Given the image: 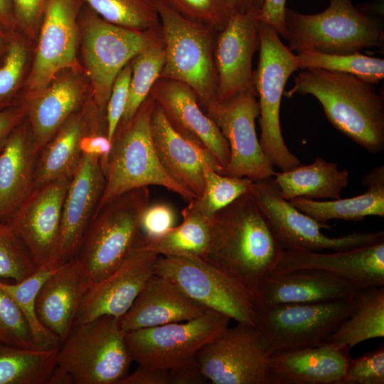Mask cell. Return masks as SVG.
<instances>
[{"label":"cell","instance_id":"46","mask_svg":"<svg viewBox=\"0 0 384 384\" xmlns=\"http://www.w3.org/2000/svg\"><path fill=\"white\" fill-rule=\"evenodd\" d=\"M131 75L129 62L117 75L107 101L105 110L106 127L107 136L112 141L127 105Z\"/></svg>","mask_w":384,"mask_h":384},{"label":"cell","instance_id":"36","mask_svg":"<svg viewBox=\"0 0 384 384\" xmlns=\"http://www.w3.org/2000/svg\"><path fill=\"white\" fill-rule=\"evenodd\" d=\"M164 63L165 50L159 28L130 61L132 75L129 95L120 123L130 121L149 96L154 83L161 76Z\"/></svg>","mask_w":384,"mask_h":384},{"label":"cell","instance_id":"54","mask_svg":"<svg viewBox=\"0 0 384 384\" xmlns=\"http://www.w3.org/2000/svg\"><path fill=\"white\" fill-rule=\"evenodd\" d=\"M265 0H228L231 16L235 14H253L257 15Z\"/></svg>","mask_w":384,"mask_h":384},{"label":"cell","instance_id":"48","mask_svg":"<svg viewBox=\"0 0 384 384\" xmlns=\"http://www.w3.org/2000/svg\"><path fill=\"white\" fill-rule=\"evenodd\" d=\"M48 0H11L16 29L27 38H33L39 29Z\"/></svg>","mask_w":384,"mask_h":384},{"label":"cell","instance_id":"16","mask_svg":"<svg viewBox=\"0 0 384 384\" xmlns=\"http://www.w3.org/2000/svg\"><path fill=\"white\" fill-rule=\"evenodd\" d=\"M256 94L247 91L223 102H214L206 110L226 139L230 159L223 174L252 181L272 177L274 166L264 154L255 120L259 116Z\"/></svg>","mask_w":384,"mask_h":384},{"label":"cell","instance_id":"5","mask_svg":"<svg viewBox=\"0 0 384 384\" xmlns=\"http://www.w3.org/2000/svg\"><path fill=\"white\" fill-rule=\"evenodd\" d=\"M149 198V187L137 188L117 197L95 214L73 258L90 285L111 273L134 249Z\"/></svg>","mask_w":384,"mask_h":384},{"label":"cell","instance_id":"42","mask_svg":"<svg viewBox=\"0 0 384 384\" xmlns=\"http://www.w3.org/2000/svg\"><path fill=\"white\" fill-rule=\"evenodd\" d=\"M28 57V49L21 33L13 31L0 65V109L16 105L13 99L23 79Z\"/></svg>","mask_w":384,"mask_h":384},{"label":"cell","instance_id":"22","mask_svg":"<svg viewBox=\"0 0 384 384\" xmlns=\"http://www.w3.org/2000/svg\"><path fill=\"white\" fill-rule=\"evenodd\" d=\"M105 183L100 159L82 154L63 201L58 246L60 265L76 255L95 213Z\"/></svg>","mask_w":384,"mask_h":384},{"label":"cell","instance_id":"12","mask_svg":"<svg viewBox=\"0 0 384 384\" xmlns=\"http://www.w3.org/2000/svg\"><path fill=\"white\" fill-rule=\"evenodd\" d=\"M250 193L283 250L341 251L365 246L384 238L383 230L352 232L335 238L326 235L321 230L330 229V225L316 221L284 199L272 177L253 181Z\"/></svg>","mask_w":384,"mask_h":384},{"label":"cell","instance_id":"24","mask_svg":"<svg viewBox=\"0 0 384 384\" xmlns=\"http://www.w3.org/2000/svg\"><path fill=\"white\" fill-rule=\"evenodd\" d=\"M350 349L324 341L316 346L270 355L266 384H341L351 359Z\"/></svg>","mask_w":384,"mask_h":384},{"label":"cell","instance_id":"40","mask_svg":"<svg viewBox=\"0 0 384 384\" xmlns=\"http://www.w3.org/2000/svg\"><path fill=\"white\" fill-rule=\"evenodd\" d=\"M104 20L127 28L149 31L160 28L151 0H80Z\"/></svg>","mask_w":384,"mask_h":384},{"label":"cell","instance_id":"43","mask_svg":"<svg viewBox=\"0 0 384 384\" xmlns=\"http://www.w3.org/2000/svg\"><path fill=\"white\" fill-rule=\"evenodd\" d=\"M163 1L183 16L217 32L225 26L231 16L228 0Z\"/></svg>","mask_w":384,"mask_h":384},{"label":"cell","instance_id":"45","mask_svg":"<svg viewBox=\"0 0 384 384\" xmlns=\"http://www.w3.org/2000/svg\"><path fill=\"white\" fill-rule=\"evenodd\" d=\"M384 345L351 358L341 384H383Z\"/></svg>","mask_w":384,"mask_h":384},{"label":"cell","instance_id":"17","mask_svg":"<svg viewBox=\"0 0 384 384\" xmlns=\"http://www.w3.org/2000/svg\"><path fill=\"white\" fill-rule=\"evenodd\" d=\"M70 178L35 188L6 222L28 250L38 268L60 266L58 246L64 198Z\"/></svg>","mask_w":384,"mask_h":384},{"label":"cell","instance_id":"7","mask_svg":"<svg viewBox=\"0 0 384 384\" xmlns=\"http://www.w3.org/2000/svg\"><path fill=\"white\" fill-rule=\"evenodd\" d=\"M151 1L159 16L165 50V63L160 78L189 86L206 112L216 101L215 31L183 16L163 0Z\"/></svg>","mask_w":384,"mask_h":384},{"label":"cell","instance_id":"49","mask_svg":"<svg viewBox=\"0 0 384 384\" xmlns=\"http://www.w3.org/2000/svg\"><path fill=\"white\" fill-rule=\"evenodd\" d=\"M79 146L82 154L95 156L100 159L105 173L112 150V141L107 136V128L101 126L100 117L82 137Z\"/></svg>","mask_w":384,"mask_h":384},{"label":"cell","instance_id":"53","mask_svg":"<svg viewBox=\"0 0 384 384\" xmlns=\"http://www.w3.org/2000/svg\"><path fill=\"white\" fill-rule=\"evenodd\" d=\"M169 377L170 384H205L209 383L195 361L169 370Z\"/></svg>","mask_w":384,"mask_h":384},{"label":"cell","instance_id":"25","mask_svg":"<svg viewBox=\"0 0 384 384\" xmlns=\"http://www.w3.org/2000/svg\"><path fill=\"white\" fill-rule=\"evenodd\" d=\"M208 309L170 280L152 274L129 310L119 318L125 332L193 319Z\"/></svg>","mask_w":384,"mask_h":384},{"label":"cell","instance_id":"47","mask_svg":"<svg viewBox=\"0 0 384 384\" xmlns=\"http://www.w3.org/2000/svg\"><path fill=\"white\" fill-rule=\"evenodd\" d=\"M176 213L166 203L149 204L142 215L139 227L140 239L158 238L176 225Z\"/></svg>","mask_w":384,"mask_h":384},{"label":"cell","instance_id":"14","mask_svg":"<svg viewBox=\"0 0 384 384\" xmlns=\"http://www.w3.org/2000/svg\"><path fill=\"white\" fill-rule=\"evenodd\" d=\"M154 274L166 278L205 307L237 322H252L250 296L221 271L196 256L158 255Z\"/></svg>","mask_w":384,"mask_h":384},{"label":"cell","instance_id":"26","mask_svg":"<svg viewBox=\"0 0 384 384\" xmlns=\"http://www.w3.org/2000/svg\"><path fill=\"white\" fill-rule=\"evenodd\" d=\"M151 132L158 158L164 171L195 198L200 197L203 190L202 166L204 161L221 174L220 168L201 149L171 127L155 102L151 117Z\"/></svg>","mask_w":384,"mask_h":384},{"label":"cell","instance_id":"32","mask_svg":"<svg viewBox=\"0 0 384 384\" xmlns=\"http://www.w3.org/2000/svg\"><path fill=\"white\" fill-rule=\"evenodd\" d=\"M272 178L286 200L304 197L314 200H335L349 182V171L340 170L338 164L316 157L310 164H300L287 170L274 171Z\"/></svg>","mask_w":384,"mask_h":384},{"label":"cell","instance_id":"15","mask_svg":"<svg viewBox=\"0 0 384 384\" xmlns=\"http://www.w3.org/2000/svg\"><path fill=\"white\" fill-rule=\"evenodd\" d=\"M80 0H48L43 11L25 101L41 92L65 70L76 69Z\"/></svg>","mask_w":384,"mask_h":384},{"label":"cell","instance_id":"44","mask_svg":"<svg viewBox=\"0 0 384 384\" xmlns=\"http://www.w3.org/2000/svg\"><path fill=\"white\" fill-rule=\"evenodd\" d=\"M0 343L36 348L28 322L13 299L0 289Z\"/></svg>","mask_w":384,"mask_h":384},{"label":"cell","instance_id":"41","mask_svg":"<svg viewBox=\"0 0 384 384\" xmlns=\"http://www.w3.org/2000/svg\"><path fill=\"white\" fill-rule=\"evenodd\" d=\"M36 270L20 238L7 222L0 219V279L20 282Z\"/></svg>","mask_w":384,"mask_h":384},{"label":"cell","instance_id":"19","mask_svg":"<svg viewBox=\"0 0 384 384\" xmlns=\"http://www.w3.org/2000/svg\"><path fill=\"white\" fill-rule=\"evenodd\" d=\"M260 45V20L253 14H233L218 32L213 50L216 102L247 91L256 94L252 61Z\"/></svg>","mask_w":384,"mask_h":384},{"label":"cell","instance_id":"27","mask_svg":"<svg viewBox=\"0 0 384 384\" xmlns=\"http://www.w3.org/2000/svg\"><path fill=\"white\" fill-rule=\"evenodd\" d=\"M89 286L72 260L58 266L40 288L36 303L38 319L61 342L75 325Z\"/></svg>","mask_w":384,"mask_h":384},{"label":"cell","instance_id":"35","mask_svg":"<svg viewBox=\"0 0 384 384\" xmlns=\"http://www.w3.org/2000/svg\"><path fill=\"white\" fill-rule=\"evenodd\" d=\"M58 348H26L0 343V384H49Z\"/></svg>","mask_w":384,"mask_h":384},{"label":"cell","instance_id":"38","mask_svg":"<svg viewBox=\"0 0 384 384\" xmlns=\"http://www.w3.org/2000/svg\"><path fill=\"white\" fill-rule=\"evenodd\" d=\"M296 55L299 69L316 68L347 73L374 85L384 78L383 58L361 53L329 54L311 50L300 51Z\"/></svg>","mask_w":384,"mask_h":384},{"label":"cell","instance_id":"33","mask_svg":"<svg viewBox=\"0 0 384 384\" xmlns=\"http://www.w3.org/2000/svg\"><path fill=\"white\" fill-rule=\"evenodd\" d=\"M353 301L351 315L325 341L351 348L367 340L384 337V286L361 288Z\"/></svg>","mask_w":384,"mask_h":384},{"label":"cell","instance_id":"50","mask_svg":"<svg viewBox=\"0 0 384 384\" xmlns=\"http://www.w3.org/2000/svg\"><path fill=\"white\" fill-rule=\"evenodd\" d=\"M285 5L286 0H265L260 11L256 16L260 21L274 28L279 36L287 39Z\"/></svg>","mask_w":384,"mask_h":384},{"label":"cell","instance_id":"13","mask_svg":"<svg viewBox=\"0 0 384 384\" xmlns=\"http://www.w3.org/2000/svg\"><path fill=\"white\" fill-rule=\"evenodd\" d=\"M237 323L204 344L195 363L213 384H266L267 343L254 324Z\"/></svg>","mask_w":384,"mask_h":384},{"label":"cell","instance_id":"56","mask_svg":"<svg viewBox=\"0 0 384 384\" xmlns=\"http://www.w3.org/2000/svg\"><path fill=\"white\" fill-rule=\"evenodd\" d=\"M12 32L13 31H7L0 25V65L3 62L6 54L10 36Z\"/></svg>","mask_w":384,"mask_h":384},{"label":"cell","instance_id":"20","mask_svg":"<svg viewBox=\"0 0 384 384\" xmlns=\"http://www.w3.org/2000/svg\"><path fill=\"white\" fill-rule=\"evenodd\" d=\"M157 257L153 252L135 246L115 270L88 287L75 324L102 316L121 318L154 274Z\"/></svg>","mask_w":384,"mask_h":384},{"label":"cell","instance_id":"6","mask_svg":"<svg viewBox=\"0 0 384 384\" xmlns=\"http://www.w3.org/2000/svg\"><path fill=\"white\" fill-rule=\"evenodd\" d=\"M287 47L329 54H351L383 47L380 23L353 5L351 0H329L322 12L304 14L287 9Z\"/></svg>","mask_w":384,"mask_h":384},{"label":"cell","instance_id":"1","mask_svg":"<svg viewBox=\"0 0 384 384\" xmlns=\"http://www.w3.org/2000/svg\"><path fill=\"white\" fill-rule=\"evenodd\" d=\"M282 250L249 192L210 219V242L203 259L236 282L252 301Z\"/></svg>","mask_w":384,"mask_h":384},{"label":"cell","instance_id":"21","mask_svg":"<svg viewBox=\"0 0 384 384\" xmlns=\"http://www.w3.org/2000/svg\"><path fill=\"white\" fill-rule=\"evenodd\" d=\"M301 269L324 271L360 288L384 286V238L365 246L331 252L283 250L272 272Z\"/></svg>","mask_w":384,"mask_h":384},{"label":"cell","instance_id":"8","mask_svg":"<svg viewBox=\"0 0 384 384\" xmlns=\"http://www.w3.org/2000/svg\"><path fill=\"white\" fill-rule=\"evenodd\" d=\"M260 40L259 61L253 72L254 87L259 97L260 144L274 167L287 171L301 164L287 148L279 121L285 85L289 76L299 69L297 55L282 42L274 28L260 21Z\"/></svg>","mask_w":384,"mask_h":384},{"label":"cell","instance_id":"31","mask_svg":"<svg viewBox=\"0 0 384 384\" xmlns=\"http://www.w3.org/2000/svg\"><path fill=\"white\" fill-rule=\"evenodd\" d=\"M366 191L356 196L329 201L297 197L289 201L301 212L321 223L341 219L361 221L368 216H384V166L374 167L363 178Z\"/></svg>","mask_w":384,"mask_h":384},{"label":"cell","instance_id":"2","mask_svg":"<svg viewBox=\"0 0 384 384\" xmlns=\"http://www.w3.org/2000/svg\"><path fill=\"white\" fill-rule=\"evenodd\" d=\"M311 95L330 123L371 154L384 149V98L375 85L353 75L303 69L286 95Z\"/></svg>","mask_w":384,"mask_h":384},{"label":"cell","instance_id":"3","mask_svg":"<svg viewBox=\"0 0 384 384\" xmlns=\"http://www.w3.org/2000/svg\"><path fill=\"white\" fill-rule=\"evenodd\" d=\"M119 319L75 324L61 342L50 383L120 384L133 361Z\"/></svg>","mask_w":384,"mask_h":384},{"label":"cell","instance_id":"52","mask_svg":"<svg viewBox=\"0 0 384 384\" xmlns=\"http://www.w3.org/2000/svg\"><path fill=\"white\" fill-rule=\"evenodd\" d=\"M120 384H170L169 370L139 365Z\"/></svg>","mask_w":384,"mask_h":384},{"label":"cell","instance_id":"37","mask_svg":"<svg viewBox=\"0 0 384 384\" xmlns=\"http://www.w3.org/2000/svg\"><path fill=\"white\" fill-rule=\"evenodd\" d=\"M38 268L28 277L9 284L0 279V289L16 303L26 318L31 329L33 343L37 348H51L60 346V340L46 329L39 321L36 303L38 293L45 280L57 268Z\"/></svg>","mask_w":384,"mask_h":384},{"label":"cell","instance_id":"9","mask_svg":"<svg viewBox=\"0 0 384 384\" xmlns=\"http://www.w3.org/2000/svg\"><path fill=\"white\" fill-rule=\"evenodd\" d=\"M353 307V298L277 304L254 308L252 322L273 355L321 344L351 315Z\"/></svg>","mask_w":384,"mask_h":384},{"label":"cell","instance_id":"34","mask_svg":"<svg viewBox=\"0 0 384 384\" xmlns=\"http://www.w3.org/2000/svg\"><path fill=\"white\" fill-rule=\"evenodd\" d=\"M183 220L164 235L153 239L139 238L135 246L163 256H196L203 258L210 238V219L188 207Z\"/></svg>","mask_w":384,"mask_h":384},{"label":"cell","instance_id":"30","mask_svg":"<svg viewBox=\"0 0 384 384\" xmlns=\"http://www.w3.org/2000/svg\"><path fill=\"white\" fill-rule=\"evenodd\" d=\"M103 114L93 104L73 113L38 154L34 188L60 178H71L77 170L82 154V137Z\"/></svg>","mask_w":384,"mask_h":384},{"label":"cell","instance_id":"51","mask_svg":"<svg viewBox=\"0 0 384 384\" xmlns=\"http://www.w3.org/2000/svg\"><path fill=\"white\" fill-rule=\"evenodd\" d=\"M25 118L26 110L21 105L0 109V152L13 132Z\"/></svg>","mask_w":384,"mask_h":384},{"label":"cell","instance_id":"10","mask_svg":"<svg viewBox=\"0 0 384 384\" xmlns=\"http://www.w3.org/2000/svg\"><path fill=\"white\" fill-rule=\"evenodd\" d=\"M82 53L92 102L105 114L113 82L120 70L159 30L139 31L111 23L87 6L79 14Z\"/></svg>","mask_w":384,"mask_h":384},{"label":"cell","instance_id":"55","mask_svg":"<svg viewBox=\"0 0 384 384\" xmlns=\"http://www.w3.org/2000/svg\"><path fill=\"white\" fill-rule=\"evenodd\" d=\"M0 25L9 31H16L11 0H0Z\"/></svg>","mask_w":384,"mask_h":384},{"label":"cell","instance_id":"29","mask_svg":"<svg viewBox=\"0 0 384 384\" xmlns=\"http://www.w3.org/2000/svg\"><path fill=\"white\" fill-rule=\"evenodd\" d=\"M83 83L72 74L58 75L46 89L21 104L26 110L29 129L39 154L81 104Z\"/></svg>","mask_w":384,"mask_h":384},{"label":"cell","instance_id":"4","mask_svg":"<svg viewBox=\"0 0 384 384\" xmlns=\"http://www.w3.org/2000/svg\"><path fill=\"white\" fill-rule=\"evenodd\" d=\"M154 106V101L149 96L130 121L119 124L112 138L105 187L95 213L120 195L144 186L164 187L188 202L195 198L167 175L159 161L151 132Z\"/></svg>","mask_w":384,"mask_h":384},{"label":"cell","instance_id":"39","mask_svg":"<svg viewBox=\"0 0 384 384\" xmlns=\"http://www.w3.org/2000/svg\"><path fill=\"white\" fill-rule=\"evenodd\" d=\"M204 186L200 197L186 206L202 216L211 219L220 210L250 192L253 181L247 177H233L215 171L207 161L202 166Z\"/></svg>","mask_w":384,"mask_h":384},{"label":"cell","instance_id":"18","mask_svg":"<svg viewBox=\"0 0 384 384\" xmlns=\"http://www.w3.org/2000/svg\"><path fill=\"white\" fill-rule=\"evenodd\" d=\"M149 96L171 127L201 149L223 174L230 159L228 142L216 124L201 107L195 92L181 82L159 78Z\"/></svg>","mask_w":384,"mask_h":384},{"label":"cell","instance_id":"11","mask_svg":"<svg viewBox=\"0 0 384 384\" xmlns=\"http://www.w3.org/2000/svg\"><path fill=\"white\" fill-rule=\"evenodd\" d=\"M230 318L208 309L188 321L126 332V343L138 365L171 370L194 362L198 351L226 328Z\"/></svg>","mask_w":384,"mask_h":384},{"label":"cell","instance_id":"28","mask_svg":"<svg viewBox=\"0 0 384 384\" xmlns=\"http://www.w3.org/2000/svg\"><path fill=\"white\" fill-rule=\"evenodd\" d=\"M38 152L22 122L0 152V219L6 222L34 189Z\"/></svg>","mask_w":384,"mask_h":384},{"label":"cell","instance_id":"23","mask_svg":"<svg viewBox=\"0 0 384 384\" xmlns=\"http://www.w3.org/2000/svg\"><path fill=\"white\" fill-rule=\"evenodd\" d=\"M360 289L346 279L319 270L272 272L258 287L252 304L254 308H260L349 299Z\"/></svg>","mask_w":384,"mask_h":384}]
</instances>
